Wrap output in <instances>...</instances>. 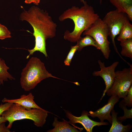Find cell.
<instances>
[{
  "instance_id": "obj_2",
  "label": "cell",
  "mask_w": 132,
  "mask_h": 132,
  "mask_svg": "<svg viewBox=\"0 0 132 132\" xmlns=\"http://www.w3.org/2000/svg\"><path fill=\"white\" fill-rule=\"evenodd\" d=\"M80 8L73 6L65 11L59 17L60 21L67 19L73 20L75 24L74 30L72 32L66 30L64 37L66 40L75 43L81 37L82 33L87 29L99 18L93 8L88 5L86 1Z\"/></svg>"
},
{
  "instance_id": "obj_24",
  "label": "cell",
  "mask_w": 132,
  "mask_h": 132,
  "mask_svg": "<svg viewBox=\"0 0 132 132\" xmlns=\"http://www.w3.org/2000/svg\"><path fill=\"white\" fill-rule=\"evenodd\" d=\"M125 12L127 15L129 20L132 21V5L127 6L125 9Z\"/></svg>"
},
{
  "instance_id": "obj_20",
  "label": "cell",
  "mask_w": 132,
  "mask_h": 132,
  "mask_svg": "<svg viewBox=\"0 0 132 132\" xmlns=\"http://www.w3.org/2000/svg\"><path fill=\"white\" fill-rule=\"evenodd\" d=\"M78 50V47L77 45L71 46L70 50L64 61V63L66 66H70L75 53Z\"/></svg>"
},
{
  "instance_id": "obj_11",
  "label": "cell",
  "mask_w": 132,
  "mask_h": 132,
  "mask_svg": "<svg viewBox=\"0 0 132 132\" xmlns=\"http://www.w3.org/2000/svg\"><path fill=\"white\" fill-rule=\"evenodd\" d=\"M34 96L32 93H30L28 95L23 94L21 95L19 99H9L4 98L2 101L4 103L9 102L19 104L25 108L27 110L32 109H42L39 106L34 100Z\"/></svg>"
},
{
  "instance_id": "obj_25",
  "label": "cell",
  "mask_w": 132,
  "mask_h": 132,
  "mask_svg": "<svg viewBox=\"0 0 132 132\" xmlns=\"http://www.w3.org/2000/svg\"><path fill=\"white\" fill-rule=\"evenodd\" d=\"M10 129L5 126V122L0 123V132H10Z\"/></svg>"
},
{
  "instance_id": "obj_19",
  "label": "cell",
  "mask_w": 132,
  "mask_h": 132,
  "mask_svg": "<svg viewBox=\"0 0 132 132\" xmlns=\"http://www.w3.org/2000/svg\"><path fill=\"white\" fill-rule=\"evenodd\" d=\"M119 107L124 111V114L123 116L117 117L118 120L122 122L125 121L126 119L128 118H132V108L128 109L126 106L125 104L122 100L120 101L119 103Z\"/></svg>"
},
{
  "instance_id": "obj_8",
  "label": "cell",
  "mask_w": 132,
  "mask_h": 132,
  "mask_svg": "<svg viewBox=\"0 0 132 132\" xmlns=\"http://www.w3.org/2000/svg\"><path fill=\"white\" fill-rule=\"evenodd\" d=\"M98 63L100 70L99 71H94L92 75L94 76L101 77L104 80L105 85V88L103 91L99 103L104 96L107 91L111 87L113 82L115 76V70L119 62H115L108 67H106L104 62H102L100 60L98 61Z\"/></svg>"
},
{
  "instance_id": "obj_6",
  "label": "cell",
  "mask_w": 132,
  "mask_h": 132,
  "mask_svg": "<svg viewBox=\"0 0 132 132\" xmlns=\"http://www.w3.org/2000/svg\"><path fill=\"white\" fill-rule=\"evenodd\" d=\"M125 68L122 70L115 72L113 82L111 87L106 91L107 95L111 96L115 95L119 98H124L132 84V66Z\"/></svg>"
},
{
  "instance_id": "obj_16",
  "label": "cell",
  "mask_w": 132,
  "mask_h": 132,
  "mask_svg": "<svg viewBox=\"0 0 132 132\" xmlns=\"http://www.w3.org/2000/svg\"><path fill=\"white\" fill-rule=\"evenodd\" d=\"M9 67L6 65L5 61L0 58V84L3 85L4 82L7 81L8 79L15 80V78L8 71Z\"/></svg>"
},
{
  "instance_id": "obj_13",
  "label": "cell",
  "mask_w": 132,
  "mask_h": 132,
  "mask_svg": "<svg viewBox=\"0 0 132 132\" xmlns=\"http://www.w3.org/2000/svg\"><path fill=\"white\" fill-rule=\"evenodd\" d=\"M111 113L112 118V125L109 132H128L130 131L132 125L131 124L123 125L122 122L117 118L118 112L113 109Z\"/></svg>"
},
{
  "instance_id": "obj_10",
  "label": "cell",
  "mask_w": 132,
  "mask_h": 132,
  "mask_svg": "<svg viewBox=\"0 0 132 132\" xmlns=\"http://www.w3.org/2000/svg\"><path fill=\"white\" fill-rule=\"evenodd\" d=\"M109 98L107 103L101 108L95 111H89L88 116L93 118H98L100 122H103L105 120H108L112 123V118L110 114L112 110L114 109L115 104L119 101V98L117 96L113 95Z\"/></svg>"
},
{
  "instance_id": "obj_12",
  "label": "cell",
  "mask_w": 132,
  "mask_h": 132,
  "mask_svg": "<svg viewBox=\"0 0 132 132\" xmlns=\"http://www.w3.org/2000/svg\"><path fill=\"white\" fill-rule=\"evenodd\" d=\"M54 128L48 130V132H80V130H77L79 128L75 126H72L70 124L69 121L63 119L62 121H59L56 117L54 118L52 124Z\"/></svg>"
},
{
  "instance_id": "obj_27",
  "label": "cell",
  "mask_w": 132,
  "mask_h": 132,
  "mask_svg": "<svg viewBox=\"0 0 132 132\" xmlns=\"http://www.w3.org/2000/svg\"><path fill=\"white\" fill-rule=\"evenodd\" d=\"M7 121L4 117L2 116H0V123L3 122H5Z\"/></svg>"
},
{
  "instance_id": "obj_3",
  "label": "cell",
  "mask_w": 132,
  "mask_h": 132,
  "mask_svg": "<svg viewBox=\"0 0 132 132\" xmlns=\"http://www.w3.org/2000/svg\"><path fill=\"white\" fill-rule=\"evenodd\" d=\"M49 77L58 78L47 71L44 63L39 59L33 57L29 59L22 70L20 84L25 91H29L42 80Z\"/></svg>"
},
{
  "instance_id": "obj_28",
  "label": "cell",
  "mask_w": 132,
  "mask_h": 132,
  "mask_svg": "<svg viewBox=\"0 0 132 132\" xmlns=\"http://www.w3.org/2000/svg\"><path fill=\"white\" fill-rule=\"evenodd\" d=\"M80 0L81 2H82L83 3V4L84 3L85 1L84 0ZM102 0H100V4H101L102 3Z\"/></svg>"
},
{
  "instance_id": "obj_7",
  "label": "cell",
  "mask_w": 132,
  "mask_h": 132,
  "mask_svg": "<svg viewBox=\"0 0 132 132\" xmlns=\"http://www.w3.org/2000/svg\"><path fill=\"white\" fill-rule=\"evenodd\" d=\"M102 20L108 28L109 36L112 40L114 49L121 58L124 61V59L118 51L114 39L116 36L119 34L123 24L129 21L127 15L125 13L119 11L116 9L107 12Z\"/></svg>"
},
{
  "instance_id": "obj_4",
  "label": "cell",
  "mask_w": 132,
  "mask_h": 132,
  "mask_svg": "<svg viewBox=\"0 0 132 132\" xmlns=\"http://www.w3.org/2000/svg\"><path fill=\"white\" fill-rule=\"evenodd\" d=\"M49 112L43 109L27 110L19 104L12 103L1 116L8 121V124L7 127L10 129L14 121L24 119L32 120L37 127H42L45 123Z\"/></svg>"
},
{
  "instance_id": "obj_9",
  "label": "cell",
  "mask_w": 132,
  "mask_h": 132,
  "mask_svg": "<svg viewBox=\"0 0 132 132\" xmlns=\"http://www.w3.org/2000/svg\"><path fill=\"white\" fill-rule=\"evenodd\" d=\"M66 116L69 119L70 124L74 125L77 123H80L83 126L87 132H92L93 128L96 126L108 125V122H98L93 121L88 117L89 112L85 110H83L80 117H77L73 115L70 112L65 111Z\"/></svg>"
},
{
  "instance_id": "obj_15",
  "label": "cell",
  "mask_w": 132,
  "mask_h": 132,
  "mask_svg": "<svg viewBox=\"0 0 132 132\" xmlns=\"http://www.w3.org/2000/svg\"><path fill=\"white\" fill-rule=\"evenodd\" d=\"M76 45L78 47V51H80L84 47L91 45L95 47L97 49L100 50V48L94 39L91 36L86 35L83 37H81L77 42Z\"/></svg>"
},
{
  "instance_id": "obj_18",
  "label": "cell",
  "mask_w": 132,
  "mask_h": 132,
  "mask_svg": "<svg viewBox=\"0 0 132 132\" xmlns=\"http://www.w3.org/2000/svg\"><path fill=\"white\" fill-rule=\"evenodd\" d=\"M118 11L125 12V9L127 6L132 5V0H109Z\"/></svg>"
},
{
  "instance_id": "obj_5",
  "label": "cell",
  "mask_w": 132,
  "mask_h": 132,
  "mask_svg": "<svg viewBox=\"0 0 132 132\" xmlns=\"http://www.w3.org/2000/svg\"><path fill=\"white\" fill-rule=\"evenodd\" d=\"M83 35H88L95 40L105 58L108 59L110 50L108 28L102 20L99 18L83 33Z\"/></svg>"
},
{
  "instance_id": "obj_14",
  "label": "cell",
  "mask_w": 132,
  "mask_h": 132,
  "mask_svg": "<svg viewBox=\"0 0 132 132\" xmlns=\"http://www.w3.org/2000/svg\"><path fill=\"white\" fill-rule=\"evenodd\" d=\"M117 40L120 42L132 39V25L128 21L122 26Z\"/></svg>"
},
{
  "instance_id": "obj_22",
  "label": "cell",
  "mask_w": 132,
  "mask_h": 132,
  "mask_svg": "<svg viewBox=\"0 0 132 132\" xmlns=\"http://www.w3.org/2000/svg\"><path fill=\"white\" fill-rule=\"evenodd\" d=\"M122 100L125 104L127 106L132 107V85L130 87L126 96Z\"/></svg>"
},
{
  "instance_id": "obj_23",
  "label": "cell",
  "mask_w": 132,
  "mask_h": 132,
  "mask_svg": "<svg viewBox=\"0 0 132 132\" xmlns=\"http://www.w3.org/2000/svg\"><path fill=\"white\" fill-rule=\"evenodd\" d=\"M12 103L5 102L4 104L1 103L0 105V116H1L3 112L7 110Z\"/></svg>"
},
{
  "instance_id": "obj_21",
  "label": "cell",
  "mask_w": 132,
  "mask_h": 132,
  "mask_svg": "<svg viewBox=\"0 0 132 132\" xmlns=\"http://www.w3.org/2000/svg\"><path fill=\"white\" fill-rule=\"evenodd\" d=\"M11 32L5 26L0 23V39L11 37Z\"/></svg>"
},
{
  "instance_id": "obj_1",
  "label": "cell",
  "mask_w": 132,
  "mask_h": 132,
  "mask_svg": "<svg viewBox=\"0 0 132 132\" xmlns=\"http://www.w3.org/2000/svg\"><path fill=\"white\" fill-rule=\"evenodd\" d=\"M20 19L22 21H26L31 25L34 31L33 35L35 38V46L33 49L28 50L29 54L26 59L36 51L40 52L46 57H47L46 41L48 38L55 37L57 26L48 13L37 6H33L28 10H24L20 15Z\"/></svg>"
},
{
  "instance_id": "obj_17",
  "label": "cell",
  "mask_w": 132,
  "mask_h": 132,
  "mask_svg": "<svg viewBox=\"0 0 132 132\" xmlns=\"http://www.w3.org/2000/svg\"><path fill=\"white\" fill-rule=\"evenodd\" d=\"M122 55L130 58L132 60V39L120 42Z\"/></svg>"
},
{
  "instance_id": "obj_26",
  "label": "cell",
  "mask_w": 132,
  "mask_h": 132,
  "mask_svg": "<svg viewBox=\"0 0 132 132\" xmlns=\"http://www.w3.org/2000/svg\"><path fill=\"white\" fill-rule=\"evenodd\" d=\"M41 0H25L24 2L27 4L33 3L36 5H38Z\"/></svg>"
}]
</instances>
